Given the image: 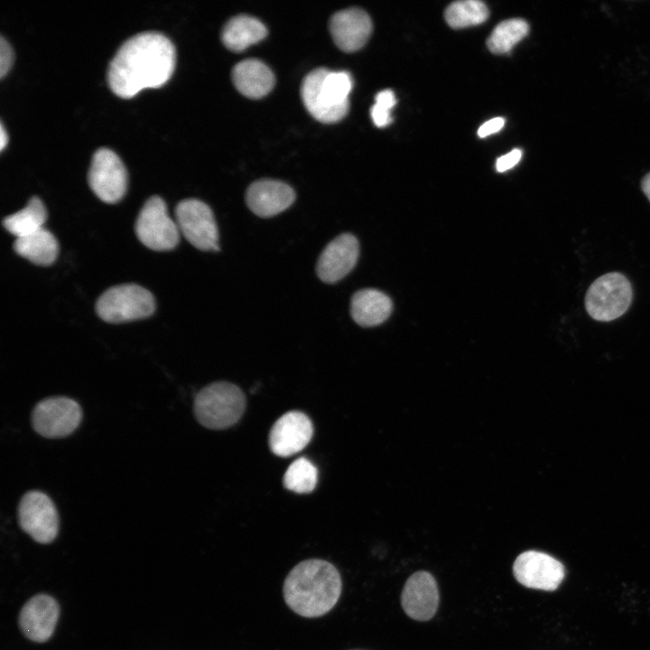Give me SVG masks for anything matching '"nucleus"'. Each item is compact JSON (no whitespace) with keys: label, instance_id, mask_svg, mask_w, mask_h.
<instances>
[{"label":"nucleus","instance_id":"obj_13","mask_svg":"<svg viewBox=\"0 0 650 650\" xmlns=\"http://www.w3.org/2000/svg\"><path fill=\"white\" fill-rule=\"evenodd\" d=\"M313 426L311 419L300 411L282 415L269 432V447L279 457H289L302 450L311 441Z\"/></svg>","mask_w":650,"mask_h":650},{"label":"nucleus","instance_id":"obj_3","mask_svg":"<svg viewBox=\"0 0 650 650\" xmlns=\"http://www.w3.org/2000/svg\"><path fill=\"white\" fill-rule=\"evenodd\" d=\"M352 85L348 72L319 68L303 79L301 96L306 109L315 119L335 123L348 114Z\"/></svg>","mask_w":650,"mask_h":650},{"label":"nucleus","instance_id":"obj_14","mask_svg":"<svg viewBox=\"0 0 650 650\" xmlns=\"http://www.w3.org/2000/svg\"><path fill=\"white\" fill-rule=\"evenodd\" d=\"M359 256V244L350 233H343L332 239L320 253L316 273L326 283H335L355 267Z\"/></svg>","mask_w":650,"mask_h":650},{"label":"nucleus","instance_id":"obj_23","mask_svg":"<svg viewBox=\"0 0 650 650\" xmlns=\"http://www.w3.org/2000/svg\"><path fill=\"white\" fill-rule=\"evenodd\" d=\"M47 218L44 204L37 196H32L26 206L19 211L6 216L3 227L16 238L23 237L43 228Z\"/></svg>","mask_w":650,"mask_h":650},{"label":"nucleus","instance_id":"obj_9","mask_svg":"<svg viewBox=\"0 0 650 650\" xmlns=\"http://www.w3.org/2000/svg\"><path fill=\"white\" fill-rule=\"evenodd\" d=\"M82 418L79 404L65 396H54L40 401L32 413V425L45 438H62L79 426Z\"/></svg>","mask_w":650,"mask_h":650},{"label":"nucleus","instance_id":"obj_5","mask_svg":"<svg viewBox=\"0 0 650 650\" xmlns=\"http://www.w3.org/2000/svg\"><path fill=\"white\" fill-rule=\"evenodd\" d=\"M95 309L104 321L121 323L151 316L155 310V300L143 286L123 283L107 289L97 300Z\"/></svg>","mask_w":650,"mask_h":650},{"label":"nucleus","instance_id":"obj_31","mask_svg":"<svg viewBox=\"0 0 650 650\" xmlns=\"http://www.w3.org/2000/svg\"><path fill=\"white\" fill-rule=\"evenodd\" d=\"M375 103L391 110L396 104V98L392 90L385 89L376 94Z\"/></svg>","mask_w":650,"mask_h":650},{"label":"nucleus","instance_id":"obj_2","mask_svg":"<svg viewBox=\"0 0 650 650\" xmlns=\"http://www.w3.org/2000/svg\"><path fill=\"white\" fill-rule=\"evenodd\" d=\"M342 590L338 569L321 559L296 564L286 576L283 594L286 605L303 618H319L337 604Z\"/></svg>","mask_w":650,"mask_h":650},{"label":"nucleus","instance_id":"obj_32","mask_svg":"<svg viewBox=\"0 0 650 650\" xmlns=\"http://www.w3.org/2000/svg\"><path fill=\"white\" fill-rule=\"evenodd\" d=\"M641 188L650 201V172H648L641 181Z\"/></svg>","mask_w":650,"mask_h":650},{"label":"nucleus","instance_id":"obj_26","mask_svg":"<svg viewBox=\"0 0 650 650\" xmlns=\"http://www.w3.org/2000/svg\"><path fill=\"white\" fill-rule=\"evenodd\" d=\"M317 481V468L304 457L295 460L288 467L283 478L284 488L298 494L311 493L315 488Z\"/></svg>","mask_w":650,"mask_h":650},{"label":"nucleus","instance_id":"obj_17","mask_svg":"<svg viewBox=\"0 0 650 650\" xmlns=\"http://www.w3.org/2000/svg\"><path fill=\"white\" fill-rule=\"evenodd\" d=\"M369 15L359 8H348L334 14L330 31L336 45L346 52L361 49L372 32Z\"/></svg>","mask_w":650,"mask_h":650},{"label":"nucleus","instance_id":"obj_15","mask_svg":"<svg viewBox=\"0 0 650 650\" xmlns=\"http://www.w3.org/2000/svg\"><path fill=\"white\" fill-rule=\"evenodd\" d=\"M401 603L413 619L425 621L432 618L439 606V590L433 576L424 571L410 576L403 589Z\"/></svg>","mask_w":650,"mask_h":650},{"label":"nucleus","instance_id":"obj_20","mask_svg":"<svg viewBox=\"0 0 650 650\" xmlns=\"http://www.w3.org/2000/svg\"><path fill=\"white\" fill-rule=\"evenodd\" d=\"M391 299L376 289H363L356 292L350 301V314L353 320L362 327H373L384 322L391 314Z\"/></svg>","mask_w":650,"mask_h":650},{"label":"nucleus","instance_id":"obj_1","mask_svg":"<svg viewBox=\"0 0 650 650\" xmlns=\"http://www.w3.org/2000/svg\"><path fill=\"white\" fill-rule=\"evenodd\" d=\"M175 48L164 34L147 31L118 48L107 69V82L117 96L129 98L146 88L164 84L174 70Z\"/></svg>","mask_w":650,"mask_h":650},{"label":"nucleus","instance_id":"obj_21","mask_svg":"<svg viewBox=\"0 0 650 650\" xmlns=\"http://www.w3.org/2000/svg\"><path fill=\"white\" fill-rule=\"evenodd\" d=\"M264 23L249 15H237L224 25L221 39L224 45L233 51H241L266 36Z\"/></svg>","mask_w":650,"mask_h":650},{"label":"nucleus","instance_id":"obj_27","mask_svg":"<svg viewBox=\"0 0 650 650\" xmlns=\"http://www.w3.org/2000/svg\"><path fill=\"white\" fill-rule=\"evenodd\" d=\"M13 50L8 42L0 37V76L4 77L9 70L13 62Z\"/></svg>","mask_w":650,"mask_h":650},{"label":"nucleus","instance_id":"obj_29","mask_svg":"<svg viewBox=\"0 0 650 650\" xmlns=\"http://www.w3.org/2000/svg\"><path fill=\"white\" fill-rule=\"evenodd\" d=\"M390 109L375 103L371 109L370 115L374 124L377 127H385L392 122Z\"/></svg>","mask_w":650,"mask_h":650},{"label":"nucleus","instance_id":"obj_16","mask_svg":"<svg viewBox=\"0 0 650 650\" xmlns=\"http://www.w3.org/2000/svg\"><path fill=\"white\" fill-rule=\"evenodd\" d=\"M59 613V605L53 598L45 594L36 595L21 610L20 628L30 640L45 642L53 634Z\"/></svg>","mask_w":650,"mask_h":650},{"label":"nucleus","instance_id":"obj_10","mask_svg":"<svg viewBox=\"0 0 650 650\" xmlns=\"http://www.w3.org/2000/svg\"><path fill=\"white\" fill-rule=\"evenodd\" d=\"M88 181L93 192L102 201L116 203L125 193L127 172L116 153L108 148L101 147L92 156Z\"/></svg>","mask_w":650,"mask_h":650},{"label":"nucleus","instance_id":"obj_6","mask_svg":"<svg viewBox=\"0 0 650 650\" xmlns=\"http://www.w3.org/2000/svg\"><path fill=\"white\" fill-rule=\"evenodd\" d=\"M633 298L631 283L620 273L599 276L589 287L585 307L589 315L599 321H610L623 315Z\"/></svg>","mask_w":650,"mask_h":650},{"label":"nucleus","instance_id":"obj_22","mask_svg":"<svg viewBox=\"0 0 650 650\" xmlns=\"http://www.w3.org/2000/svg\"><path fill=\"white\" fill-rule=\"evenodd\" d=\"M14 250L37 265H51L57 258L59 244L51 232L44 228L31 235L17 237Z\"/></svg>","mask_w":650,"mask_h":650},{"label":"nucleus","instance_id":"obj_24","mask_svg":"<svg viewBox=\"0 0 650 650\" xmlns=\"http://www.w3.org/2000/svg\"><path fill=\"white\" fill-rule=\"evenodd\" d=\"M529 32L526 21L514 18L501 22L489 35L487 45L496 54L509 52Z\"/></svg>","mask_w":650,"mask_h":650},{"label":"nucleus","instance_id":"obj_7","mask_svg":"<svg viewBox=\"0 0 650 650\" xmlns=\"http://www.w3.org/2000/svg\"><path fill=\"white\" fill-rule=\"evenodd\" d=\"M138 240L154 251L175 248L180 241V230L168 212L164 200L159 196L150 197L139 211L135 224Z\"/></svg>","mask_w":650,"mask_h":650},{"label":"nucleus","instance_id":"obj_12","mask_svg":"<svg viewBox=\"0 0 650 650\" xmlns=\"http://www.w3.org/2000/svg\"><path fill=\"white\" fill-rule=\"evenodd\" d=\"M513 573L525 587L555 590L565 576L564 566L552 556L537 551H526L515 559Z\"/></svg>","mask_w":650,"mask_h":650},{"label":"nucleus","instance_id":"obj_33","mask_svg":"<svg viewBox=\"0 0 650 650\" xmlns=\"http://www.w3.org/2000/svg\"><path fill=\"white\" fill-rule=\"evenodd\" d=\"M8 141L7 133L5 132V129L4 127L3 123L0 124V149L3 150Z\"/></svg>","mask_w":650,"mask_h":650},{"label":"nucleus","instance_id":"obj_8","mask_svg":"<svg viewBox=\"0 0 650 650\" xmlns=\"http://www.w3.org/2000/svg\"><path fill=\"white\" fill-rule=\"evenodd\" d=\"M180 233L197 249L218 251V230L211 209L197 199H186L175 208Z\"/></svg>","mask_w":650,"mask_h":650},{"label":"nucleus","instance_id":"obj_11","mask_svg":"<svg viewBox=\"0 0 650 650\" xmlns=\"http://www.w3.org/2000/svg\"><path fill=\"white\" fill-rule=\"evenodd\" d=\"M18 522L21 528L40 543L52 542L59 530L54 503L45 493L38 490L29 491L21 498Z\"/></svg>","mask_w":650,"mask_h":650},{"label":"nucleus","instance_id":"obj_4","mask_svg":"<svg viewBox=\"0 0 650 650\" xmlns=\"http://www.w3.org/2000/svg\"><path fill=\"white\" fill-rule=\"evenodd\" d=\"M198 422L211 430H224L236 424L246 408V397L236 385L218 381L198 392L194 399Z\"/></svg>","mask_w":650,"mask_h":650},{"label":"nucleus","instance_id":"obj_28","mask_svg":"<svg viewBox=\"0 0 650 650\" xmlns=\"http://www.w3.org/2000/svg\"><path fill=\"white\" fill-rule=\"evenodd\" d=\"M522 151L520 149H514L508 153L497 158L496 162V169L499 172H504L513 168L521 160Z\"/></svg>","mask_w":650,"mask_h":650},{"label":"nucleus","instance_id":"obj_18","mask_svg":"<svg viewBox=\"0 0 650 650\" xmlns=\"http://www.w3.org/2000/svg\"><path fill=\"white\" fill-rule=\"evenodd\" d=\"M295 200V192L288 184L275 180L253 182L246 193L249 209L258 217L270 218L288 209Z\"/></svg>","mask_w":650,"mask_h":650},{"label":"nucleus","instance_id":"obj_19","mask_svg":"<svg viewBox=\"0 0 650 650\" xmlns=\"http://www.w3.org/2000/svg\"><path fill=\"white\" fill-rule=\"evenodd\" d=\"M232 80L237 89L250 98L267 95L274 85L272 70L261 60L248 59L235 65Z\"/></svg>","mask_w":650,"mask_h":650},{"label":"nucleus","instance_id":"obj_25","mask_svg":"<svg viewBox=\"0 0 650 650\" xmlns=\"http://www.w3.org/2000/svg\"><path fill=\"white\" fill-rule=\"evenodd\" d=\"M489 15L487 5L478 0H462L450 4L445 10L447 23L455 29L478 25Z\"/></svg>","mask_w":650,"mask_h":650},{"label":"nucleus","instance_id":"obj_30","mask_svg":"<svg viewBox=\"0 0 650 650\" xmlns=\"http://www.w3.org/2000/svg\"><path fill=\"white\" fill-rule=\"evenodd\" d=\"M505 125L503 117H495L485 122L478 130L479 137L484 138L488 135L499 132Z\"/></svg>","mask_w":650,"mask_h":650}]
</instances>
